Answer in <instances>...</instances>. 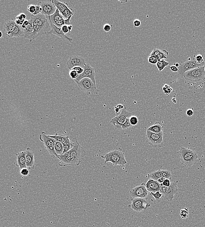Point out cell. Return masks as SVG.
I'll list each match as a JSON object with an SVG mask.
<instances>
[{
    "label": "cell",
    "mask_w": 205,
    "mask_h": 227,
    "mask_svg": "<svg viewBox=\"0 0 205 227\" xmlns=\"http://www.w3.org/2000/svg\"><path fill=\"white\" fill-rule=\"evenodd\" d=\"M72 142L73 143L72 148L69 151L58 156L57 159L60 160L58 165L61 167L79 166L81 159L86 155L84 148L80 145L76 138H74Z\"/></svg>",
    "instance_id": "cell-1"
},
{
    "label": "cell",
    "mask_w": 205,
    "mask_h": 227,
    "mask_svg": "<svg viewBox=\"0 0 205 227\" xmlns=\"http://www.w3.org/2000/svg\"><path fill=\"white\" fill-rule=\"evenodd\" d=\"M31 20L33 24V32L32 35V40L48 34L51 31V28L46 16L40 14L37 15H32Z\"/></svg>",
    "instance_id": "cell-2"
},
{
    "label": "cell",
    "mask_w": 205,
    "mask_h": 227,
    "mask_svg": "<svg viewBox=\"0 0 205 227\" xmlns=\"http://www.w3.org/2000/svg\"><path fill=\"white\" fill-rule=\"evenodd\" d=\"M182 164L186 167H191L196 164L198 156L195 152L189 149L182 147L178 152Z\"/></svg>",
    "instance_id": "cell-3"
},
{
    "label": "cell",
    "mask_w": 205,
    "mask_h": 227,
    "mask_svg": "<svg viewBox=\"0 0 205 227\" xmlns=\"http://www.w3.org/2000/svg\"><path fill=\"white\" fill-rule=\"evenodd\" d=\"M101 157L105 160V163L111 162L114 166L120 165L123 166L127 164L124 153L117 150L112 151Z\"/></svg>",
    "instance_id": "cell-4"
},
{
    "label": "cell",
    "mask_w": 205,
    "mask_h": 227,
    "mask_svg": "<svg viewBox=\"0 0 205 227\" xmlns=\"http://www.w3.org/2000/svg\"><path fill=\"white\" fill-rule=\"evenodd\" d=\"M39 139L43 142L46 150L51 157L57 158L58 156L56 153L55 150V144L56 140L47 135L46 132H41L39 136Z\"/></svg>",
    "instance_id": "cell-5"
},
{
    "label": "cell",
    "mask_w": 205,
    "mask_h": 227,
    "mask_svg": "<svg viewBox=\"0 0 205 227\" xmlns=\"http://www.w3.org/2000/svg\"><path fill=\"white\" fill-rule=\"evenodd\" d=\"M184 79L194 82L204 81L205 70L204 66L189 70L185 73Z\"/></svg>",
    "instance_id": "cell-6"
},
{
    "label": "cell",
    "mask_w": 205,
    "mask_h": 227,
    "mask_svg": "<svg viewBox=\"0 0 205 227\" xmlns=\"http://www.w3.org/2000/svg\"><path fill=\"white\" fill-rule=\"evenodd\" d=\"M77 85L78 89L84 91L87 95L99 94V90L97 88L96 85L91 79L87 78L82 79Z\"/></svg>",
    "instance_id": "cell-7"
},
{
    "label": "cell",
    "mask_w": 205,
    "mask_h": 227,
    "mask_svg": "<svg viewBox=\"0 0 205 227\" xmlns=\"http://www.w3.org/2000/svg\"><path fill=\"white\" fill-rule=\"evenodd\" d=\"M205 64V61L201 63H199L197 62L196 59H190L187 61L181 63L179 65L178 67V73L180 77L184 78L185 73L189 70L194 69L196 68L204 66Z\"/></svg>",
    "instance_id": "cell-8"
},
{
    "label": "cell",
    "mask_w": 205,
    "mask_h": 227,
    "mask_svg": "<svg viewBox=\"0 0 205 227\" xmlns=\"http://www.w3.org/2000/svg\"><path fill=\"white\" fill-rule=\"evenodd\" d=\"M132 116V114L130 112L126 110V108L121 111V113L118 115L116 116L110 121L116 129L121 130L122 126L124 124L128 118H130Z\"/></svg>",
    "instance_id": "cell-9"
},
{
    "label": "cell",
    "mask_w": 205,
    "mask_h": 227,
    "mask_svg": "<svg viewBox=\"0 0 205 227\" xmlns=\"http://www.w3.org/2000/svg\"><path fill=\"white\" fill-rule=\"evenodd\" d=\"M161 193L162 194L163 197L165 200L171 202L173 200L175 195L178 192V186L175 182H172L169 187H166L161 185Z\"/></svg>",
    "instance_id": "cell-10"
},
{
    "label": "cell",
    "mask_w": 205,
    "mask_h": 227,
    "mask_svg": "<svg viewBox=\"0 0 205 227\" xmlns=\"http://www.w3.org/2000/svg\"><path fill=\"white\" fill-rule=\"evenodd\" d=\"M83 68L84 71L81 74L79 75L78 78L76 80H74L76 84H78L82 79L87 78L91 79L95 85H96L95 69L89 64H86Z\"/></svg>",
    "instance_id": "cell-11"
},
{
    "label": "cell",
    "mask_w": 205,
    "mask_h": 227,
    "mask_svg": "<svg viewBox=\"0 0 205 227\" xmlns=\"http://www.w3.org/2000/svg\"><path fill=\"white\" fill-rule=\"evenodd\" d=\"M131 208L137 212H141L147 209L148 207V202L145 198H133L132 200Z\"/></svg>",
    "instance_id": "cell-12"
},
{
    "label": "cell",
    "mask_w": 205,
    "mask_h": 227,
    "mask_svg": "<svg viewBox=\"0 0 205 227\" xmlns=\"http://www.w3.org/2000/svg\"><path fill=\"white\" fill-rule=\"evenodd\" d=\"M38 5L42 8V12L41 14L45 16H50L53 15L57 9L52 1L40 2Z\"/></svg>",
    "instance_id": "cell-13"
},
{
    "label": "cell",
    "mask_w": 205,
    "mask_h": 227,
    "mask_svg": "<svg viewBox=\"0 0 205 227\" xmlns=\"http://www.w3.org/2000/svg\"><path fill=\"white\" fill-rule=\"evenodd\" d=\"M86 65L84 59L81 56L76 55H72L67 62V66L70 70L77 66L84 68Z\"/></svg>",
    "instance_id": "cell-14"
},
{
    "label": "cell",
    "mask_w": 205,
    "mask_h": 227,
    "mask_svg": "<svg viewBox=\"0 0 205 227\" xmlns=\"http://www.w3.org/2000/svg\"><path fill=\"white\" fill-rule=\"evenodd\" d=\"M148 192L145 187V183H143L130 190V193L133 198H145L148 195Z\"/></svg>",
    "instance_id": "cell-15"
},
{
    "label": "cell",
    "mask_w": 205,
    "mask_h": 227,
    "mask_svg": "<svg viewBox=\"0 0 205 227\" xmlns=\"http://www.w3.org/2000/svg\"><path fill=\"white\" fill-rule=\"evenodd\" d=\"M146 138L148 142L151 144L158 145L161 144L163 140V132L156 133L147 130Z\"/></svg>",
    "instance_id": "cell-16"
},
{
    "label": "cell",
    "mask_w": 205,
    "mask_h": 227,
    "mask_svg": "<svg viewBox=\"0 0 205 227\" xmlns=\"http://www.w3.org/2000/svg\"><path fill=\"white\" fill-rule=\"evenodd\" d=\"M49 21V23L50 25V26H51V31L48 34H49L55 35V36H57L61 38L62 40L68 41L70 43H72L73 42L72 39V38L69 37L68 36L65 34L63 32L61 28L56 26L55 25H54L53 24H52V22H50L49 21Z\"/></svg>",
    "instance_id": "cell-17"
},
{
    "label": "cell",
    "mask_w": 205,
    "mask_h": 227,
    "mask_svg": "<svg viewBox=\"0 0 205 227\" xmlns=\"http://www.w3.org/2000/svg\"><path fill=\"white\" fill-rule=\"evenodd\" d=\"M25 152L27 168L29 170L34 169L35 167L34 154L29 148L26 149Z\"/></svg>",
    "instance_id": "cell-18"
},
{
    "label": "cell",
    "mask_w": 205,
    "mask_h": 227,
    "mask_svg": "<svg viewBox=\"0 0 205 227\" xmlns=\"http://www.w3.org/2000/svg\"><path fill=\"white\" fill-rule=\"evenodd\" d=\"M145 187L148 192L155 193L160 191L161 185L157 181L150 178L147 183H145Z\"/></svg>",
    "instance_id": "cell-19"
},
{
    "label": "cell",
    "mask_w": 205,
    "mask_h": 227,
    "mask_svg": "<svg viewBox=\"0 0 205 227\" xmlns=\"http://www.w3.org/2000/svg\"><path fill=\"white\" fill-rule=\"evenodd\" d=\"M17 165L20 169L27 168L26 162V152L22 151L16 155Z\"/></svg>",
    "instance_id": "cell-20"
},
{
    "label": "cell",
    "mask_w": 205,
    "mask_h": 227,
    "mask_svg": "<svg viewBox=\"0 0 205 227\" xmlns=\"http://www.w3.org/2000/svg\"><path fill=\"white\" fill-rule=\"evenodd\" d=\"M16 25H17L15 23V21H8L5 23L4 26V30L6 36H8L9 38H10Z\"/></svg>",
    "instance_id": "cell-21"
},
{
    "label": "cell",
    "mask_w": 205,
    "mask_h": 227,
    "mask_svg": "<svg viewBox=\"0 0 205 227\" xmlns=\"http://www.w3.org/2000/svg\"><path fill=\"white\" fill-rule=\"evenodd\" d=\"M29 24L26 27V28L24 29V37L25 39H29L30 42H32V35H33V24L31 19L29 20Z\"/></svg>",
    "instance_id": "cell-22"
},
{
    "label": "cell",
    "mask_w": 205,
    "mask_h": 227,
    "mask_svg": "<svg viewBox=\"0 0 205 227\" xmlns=\"http://www.w3.org/2000/svg\"><path fill=\"white\" fill-rule=\"evenodd\" d=\"M164 128V127L161 122H157L153 125L149 127L147 130L154 133H160L163 132Z\"/></svg>",
    "instance_id": "cell-23"
},
{
    "label": "cell",
    "mask_w": 205,
    "mask_h": 227,
    "mask_svg": "<svg viewBox=\"0 0 205 227\" xmlns=\"http://www.w3.org/2000/svg\"><path fill=\"white\" fill-rule=\"evenodd\" d=\"M24 36V29L21 26L16 25L14 31L12 32L10 38L13 37L19 38Z\"/></svg>",
    "instance_id": "cell-24"
},
{
    "label": "cell",
    "mask_w": 205,
    "mask_h": 227,
    "mask_svg": "<svg viewBox=\"0 0 205 227\" xmlns=\"http://www.w3.org/2000/svg\"><path fill=\"white\" fill-rule=\"evenodd\" d=\"M48 20L50 22H53L56 21L64 19L63 16L62 15L61 13L60 12L58 9H56L55 13L50 16H46Z\"/></svg>",
    "instance_id": "cell-25"
},
{
    "label": "cell",
    "mask_w": 205,
    "mask_h": 227,
    "mask_svg": "<svg viewBox=\"0 0 205 227\" xmlns=\"http://www.w3.org/2000/svg\"><path fill=\"white\" fill-rule=\"evenodd\" d=\"M52 2L55 5L56 8H57V9H58L59 11L61 13L64 11L65 9L68 8V5L66 3L61 2L57 1V0H52Z\"/></svg>",
    "instance_id": "cell-26"
},
{
    "label": "cell",
    "mask_w": 205,
    "mask_h": 227,
    "mask_svg": "<svg viewBox=\"0 0 205 227\" xmlns=\"http://www.w3.org/2000/svg\"><path fill=\"white\" fill-rule=\"evenodd\" d=\"M50 137L52 138L53 139L56 140V141L59 142L64 144L65 142H66L68 140L70 139L69 136L66 135H63L61 134H59L56 133L55 135H49Z\"/></svg>",
    "instance_id": "cell-27"
},
{
    "label": "cell",
    "mask_w": 205,
    "mask_h": 227,
    "mask_svg": "<svg viewBox=\"0 0 205 227\" xmlns=\"http://www.w3.org/2000/svg\"><path fill=\"white\" fill-rule=\"evenodd\" d=\"M169 64V62L166 61L164 59H162L160 61H158L156 63V65L159 71L161 72L165 68L168 66Z\"/></svg>",
    "instance_id": "cell-28"
},
{
    "label": "cell",
    "mask_w": 205,
    "mask_h": 227,
    "mask_svg": "<svg viewBox=\"0 0 205 227\" xmlns=\"http://www.w3.org/2000/svg\"><path fill=\"white\" fill-rule=\"evenodd\" d=\"M55 150L57 156L62 155L64 153V146L62 143L56 141L55 144Z\"/></svg>",
    "instance_id": "cell-29"
},
{
    "label": "cell",
    "mask_w": 205,
    "mask_h": 227,
    "mask_svg": "<svg viewBox=\"0 0 205 227\" xmlns=\"http://www.w3.org/2000/svg\"><path fill=\"white\" fill-rule=\"evenodd\" d=\"M74 10L71 8H68L62 12V15L63 16L64 19H67L71 16H72L74 14Z\"/></svg>",
    "instance_id": "cell-30"
},
{
    "label": "cell",
    "mask_w": 205,
    "mask_h": 227,
    "mask_svg": "<svg viewBox=\"0 0 205 227\" xmlns=\"http://www.w3.org/2000/svg\"><path fill=\"white\" fill-rule=\"evenodd\" d=\"M150 178L151 179L153 180H154L157 181L161 177H162V174L161 170L159 169L157 171H154L150 175Z\"/></svg>",
    "instance_id": "cell-31"
},
{
    "label": "cell",
    "mask_w": 205,
    "mask_h": 227,
    "mask_svg": "<svg viewBox=\"0 0 205 227\" xmlns=\"http://www.w3.org/2000/svg\"><path fill=\"white\" fill-rule=\"evenodd\" d=\"M64 153H66L67 152L69 151L73 147V143L71 141L70 139L68 140L66 142H65L64 144Z\"/></svg>",
    "instance_id": "cell-32"
},
{
    "label": "cell",
    "mask_w": 205,
    "mask_h": 227,
    "mask_svg": "<svg viewBox=\"0 0 205 227\" xmlns=\"http://www.w3.org/2000/svg\"><path fill=\"white\" fill-rule=\"evenodd\" d=\"M168 55L169 53L168 51L166 50H161V52L157 56L159 59L162 60V59H168Z\"/></svg>",
    "instance_id": "cell-33"
},
{
    "label": "cell",
    "mask_w": 205,
    "mask_h": 227,
    "mask_svg": "<svg viewBox=\"0 0 205 227\" xmlns=\"http://www.w3.org/2000/svg\"><path fill=\"white\" fill-rule=\"evenodd\" d=\"M161 172L163 177L165 179L172 180V174L170 171L167 170H161Z\"/></svg>",
    "instance_id": "cell-34"
},
{
    "label": "cell",
    "mask_w": 205,
    "mask_h": 227,
    "mask_svg": "<svg viewBox=\"0 0 205 227\" xmlns=\"http://www.w3.org/2000/svg\"><path fill=\"white\" fill-rule=\"evenodd\" d=\"M160 60L157 56H149L148 58V62L150 64H156V63Z\"/></svg>",
    "instance_id": "cell-35"
},
{
    "label": "cell",
    "mask_w": 205,
    "mask_h": 227,
    "mask_svg": "<svg viewBox=\"0 0 205 227\" xmlns=\"http://www.w3.org/2000/svg\"><path fill=\"white\" fill-rule=\"evenodd\" d=\"M150 195L153 197L154 199H155V200L157 201H158L160 200L162 197H163L162 194L161 193L160 191H158L155 192V193L150 192Z\"/></svg>",
    "instance_id": "cell-36"
},
{
    "label": "cell",
    "mask_w": 205,
    "mask_h": 227,
    "mask_svg": "<svg viewBox=\"0 0 205 227\" xmlns=\"http://www.w3.org/2000/svg\"><path fill=\"white\" fill-rule=\"evenodd\" d=\"M180 216L182 219L187 218L188 217V208H184L181 210Z\"/></svg>",
    "instance_id": "cell-37"
},
{
    "label": "cell",
    "mask_w": 205,
    "mask_h": 227,
    "mask_svg": "<svg viewBox=\"0 0 205 227\" xmlns=\"http://www.w3.org/2000/svg\"><path fill=\"white\" fill-rule=\"evenodd\" d=\"M130 118H128L126 122H125L124 124L122 125V129H127L132 127V125L130 124Z\"/></svg>",
    "instance_id": "cell-38"
},
{
    "label": "cell",
    "mask_w": 205,
    "mask_h": 227,
    "mask_svg": "<svg viewBox=\"0 0 205 227\" xmlns=\"http://www.w3.org/2000/svg\"><path fill=\"white\" fill-rule=\"evenodd\" d=\"M69 74L70 78L74 80H76L79 76V74L77 73V72L73 70H70Z\"/></svg>",
    "instance_id": "cell-39"
},
{
    "label": "cell",
    "mask_w": 205,
    "mask_h": 227,
    "mask_svg": "<svg viewBox=\"0 0 205 227\" xmlns=\"http://www.w3.org/2000/svg\"><path fill=\"white\" fill-rule=\"evenodd\" d=\"M130 124L133 126L137 125L138 123V119L135 116H132L130 119Z\"/></svg>",
    "instance_id": "cell-40"
},
{
    "label": "cell",
    "mask_w": 205,
    "mask_h": 227,
    "mask_svg": "<svg viewBox=\"0 0 205 227\" xmlns=\"http://www.w3.org/2000/svg\"><path fill=\"white\" fill-rule=\"evenodd\" d=\"M27 10L32 15H33L36 12V6L33 5H29V6H28Z\"/></svg>",
    "instance_id": "cell-41"
},
{
    "label": "cell",
    "mask_w": 205,
    "mask_h": 227,
    "mask_svg": "<svg viewBox=\"0 0 205 227\" xmlns=\"http://www.w3.org/2000/svg\"><path fill=\"white\" fill-rule=\"evenodd\" d=\"M20 174L23 176H27L29 174V169L28 168H23V169H20Z\"/></svg>",
    "instance_id": "cell-42"
},
{
    "label": "cell",
    "mask_w": 205,
    "mask_h": 227,
    "mask_svg": "<svg viewBox=\"0 0 205 227\" xmlns=\"http://www.w3.org/2000/svg\"><path fill=\"white\" fill-rule=\"evenodd\" d=\"M161 50H160L159 49H154L152 52L150 53L149 56H157L161 52Z\"/></svg>",
    "instance_id": "cell-43"
},
{
    "label": "cell",
    "mask_w": 205,
    "mask_h": 227,
    "mask_svg": "<svg viewBox=\"0 0 205 227\" xmlns=\"http://www.w3.org/2000/svg\"><path fill=\"white\" fill-rule=\"evenodd\" d=\"M42 12V8H41V6H39V5L36 6V12L34 13L33 15H39V14H41V12Z\"/></svg>",
    "instance_id": "cell-44"
},
{
    "label": "cell",
    "mask_w": 205,
    "mask_h": 227,
    "mask_svg": "<svg viewBox=\"0 0 205 227\" xmlns=\"http://www.w3.org/2000/svg\"><path fill=\"white\" fill-rule=\"evenodd\" d=\"M72 70H74L77 72V73H78L79 75L83 73V72L84 71V68L81 67H79V66L74 67V68H73Z\"/></svg>",
    "instance_id": "cell-45"
},
{
    "label": "cell",
    "mask_w": 205,
    "mask_h": 227,
    "mask_svg": "<svg viewBox=\"0 0 205 227\" xmlns=\"http://www.w3.org/2000/svg\"><path fill=\"white\" fill-rule=\"evenodd\" d=\"M195 59L199 63H201L204 62L203 61V56L201 55H198L195 57Z\"/></svg>",
    "instance_id": "cell-46"
},
{
    "label": "cell",
    "mask_w": 205,
    "mask_h": 227,
    "mask_svg": "<svg viewBox=\"0 0 205 227\" xmlns=\"http://www.w3.org/2000/svg\"><path fill=\"white\" fill-rule=\"evenodd\" d=\"M26 16L25 14L24 13H21V14H19V15H17L16 17V19H18L19 20H26Z\"/></svg>",
    "instance_id": "cell-47"
},
{
    "label": "cell",
    "mask_w": 205,
    "mask_h": 227,
    "mask_svg": "<svg viewBox=\"0 0 205 227\" xmlns=\"http://www.w3.org/2000/svg\"><path fill=\"white\" fill-rule=\"evenodd\" d=\"M171 182L170 180L168 179H165L163 183L161 184V185L164 186L168 187L171 185Z\"/></svg>",
    "instance_id": "cell-48"
},
{
    "label": "cell",
    "mask_w": 205,
    "mask_h": 227,
    "mask_svg": "<svg viewBox=\"0 0 205 227\" xmlns=\"http://www.w3.org/2000/svg\"><path fill=\"white\" fill-rule=\"evenodd\" d=\"M103 29L106 32H110L111 30V27L110 26V24H106L104 25Z\"/></svg>",
    "instance_id": "cell-49"
},
{
    "label": "cell",
    "mask_w": 205,
    "mask_h": 227,
    "mask_svg": "<svg viewBox=\"0 0 205 227\" xmlns=\"http://www.w3.org/2000/svg\"><path fill=\"white\" fill-rule=\"evenodd\" d=\"M141 21H140L139 19H135L134 20L133 22V25L134 26L136 27H139L141 25Z\"/></svg>",
    "instance_id": "cell-50"
},
{
    "label": "cell",
    "mask_w": 205,
    "mask_h": 227,
    "mask_svg": "<svg viewBox=\"0 0 205 227\" xmlns=\"http://www.w3.org/2000/svg\"><path fill=\"white\" fill-rule=\"evenodd\" d=\"M61 29L62 30L63 32L65 34H66L70 32L68 28V25H64L61 28Z\"/></svg>",
    "instance_id": "cell-51"
},
{
    "label": "cell",
    "mask_w": 205,
    "mask_h": 227,
    "mask_svg": "<svg viewBox=\"0 0 205 227\" xmlns=\"http://www.w3.org/2000/svg\"><path fill=\"white\" fill-rule=\"evenodd\" d=\"M29 21L28 20H25L24 22V23L23 24V25H21V27H22V28H23V29H25V28H26V27L28 26V25H29Z\"/></svg>",
    "instance_id": "cell-52"
},
{
    "label": "cell",
    "mask_w": 205,
    "mask_h": 227,
    "mask_svg": "<svg viewBox=\"0 0 205 227\" xmlns=\"http://www.w3.org/2000/svg\"><path fill=\"white\" fill-rule=\"evenodd\" d=\"M24 21L25 20H18V19H16V20L15 21V22L17 25L21 26L23 25Z\"/></svg>",
    "instance_id": "cell-53"
},
{
    "label": "cell",
    "mask_w": 205,
    "mask_h": 227,
    "mask_svg": "<svg viewBox=\"0 0 205 227\" xmlns=\"http://www.w3.org/2000/svg\"><path fill=\"white\" fill-rule=\"evenodd\" d=\"M169 68L170 69V70L174 72H178V71H179L178 68L176 67V66H169Z\"/></svg>",
    "instance_id": "cell-54"
},
{
    "label": "cell",
    "mask_w": 205,
    "mask_h": 227,
    "mask_svg": "<svg viewBox=\"0 0 205 227\" xmlns=\"http://www.w3.org/2000/svg\"><path fill=\"white\" fill-rule=\"evenodd\" d=\"M193 111L191 109L188 110H187V112H186V115H187L188 116H191L193 115Z\"/></svg>",
    "instance_id": "cell-55"
},
{
    "label": "cell",
    "mask_w": 205,
    "mask_h": 227,
    "mask_svg": "<svg viewBox=\"0 0 205 227\" xmlns=\"http://www.w3.org/2000/svg\"><path fill=\"white\" fill-rule=\"evenodd\" d=\"M165 180V179L164 178L161 177L159 179L157 180V181L160 184H161Z\"/></svg>",
    "instance_id": "cell-56"
},
{
    "label": "cell",
    "mask_w": 205,
    "mask_h": 227,
    "mask_svg": "<svg viewBox=\"0 0 205 227\" xmlns=\"http://www.w3.org/2000/svg\"><path fill=\"white\" fill-rule=\"evenodd\" d=\"M121 111L120 110H119L117 107H115V112H116V116L118 115H119V114H120V113L121 112H120V111H121Z\"/></svg>",
    "instance_id": "cell-57"
},
{
    "label": "cell",
    "mask_w": 205,
    "mask_h": 227,
    "mask_svg": "<svg viewBox=\"0 0 205 227\" xmlns=\"http://www.w3.org/2000/svg\"><path fill=\"white\" fill-rule=\"evenodd\" d=\"M117 108H118V109H119L120 110H123V109L125 107L124 106L122 105V104H118L117 105Z\"/></svg>",
    "instance_id": "cell-58"
},
{
    "label": "cell",
    "mask_w": 205,
    "mask_h": 227,
    "mask_svg": "<svg viewBox=\"0 0 205 227\" xmlns=\"http://www.w3.org/2000/svg\"><path fill=\"white\" fill-rule=\"evenodd\" d=\"M68 28L70 32L72 31V29L73 26L72 25H68Z\"/></svg>",
    "instance_id": "cell-59"
},
{
    "label": "cell",
    "mask_w": 205,
    "mask_h": 227,
    "mask_svg": "<svg viewBox=\"0 0 205 227\" xmlns=\"http://www.w3.org/2000/svg\"><path fill=\"white\" fill-rule=\"evenodd\" d=\"M167 90L168 91V92L169 94V93H170L171 92H172V88H171L170 87V88H169Z\"/></svg>",
    "instance_id": "cell-60"
},
{
    "label": "cell",
    "mask_w": 205,
    "mask_h": 227,
    "mask_svg": "<svg viewBox=\"0 0 205 227\" xmlns=\"http://www.w3.org/2000/svg\"><path fill=\"white\" fill-rule=\"evenodd\" d=\"M175 65H176V67H179V65H180V64H179V63H176V64H175Z\"/></svg>",
    "instance_id": "cell-61"
},
{
    "label": "cell",
    "mask_w": 205,
    "mask_h": 227,
    "mask_svg": "<svg viewBox=\"0 0 205 227\" xmlns=\"http://www.w3.org/2000/svg\"><path fill=\"white\" fill-rule=\"evenodd\" d=\"M1 32V38L2 37V32Z\"/></svg>",
    "instance_id": "cell-62"
},
{
    "label": "cell",
    "mask_w": 205,
    "mask_h": 227,
    "mask_svg": "<svg viewBox=\"0 0 205 227\" xmlns=\"http://www.w3.org/2000/svg\"><path fill=\"white\" fill-rule=\"evenodd\" d=\"M204 68H205V64H204ZM204 81H205V80H204Z\"/></svg>",
    "instance_id": "cell-63"
}]
</instances>
